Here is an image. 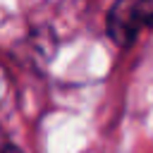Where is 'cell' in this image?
<instances>
[{
    "instance_id": "obj_1",
    "label": "cell",
    "mask_w": 153,
    "mask_h": 153,
    "mask_svg": "<svg viewBox=\"0 0 153 153\" xmlns=\"http://www.w3.org/2000/svg\"><path fill=\"white\" fill-rule=\"evenodd\" d=\"M153 29V0H122L108 14V31L117 45H129L143 31Z\"/></svg>"
},
{
    "instance_id": "obj_2",
    "label": "cell",
    "mask_w": 153,
    "mask_h": 153,
    "mask_svg": "<svg viewBox=\"0 0 153 153\" xmlns=\"http://www.w3.org/2000/svg\"><path fill=\"white\" fill-rule=\"evenodd\" d=\"M12 103H14V86H12L7 69L0 65V117L12 108Z\"/></svg>"
},
{
    "instance_id": "obj_3",
    "label": "cell",
    "mask_w": 153,
    "mask_h": 153,
    "mask_svg": "<svg viewBox=\"0 0 153 153\" xmlns=\"http://www.w3.org/2000/svg\"><path fill=\"white\" fill-rule=\"evenodd\" d=\"M0 153H22V151H19V148H14L7 139H2V136H0Z\"/></svg>"
}]
</instances>
